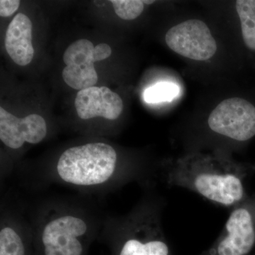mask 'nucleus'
Instances as JSON below:
<instances>
[{
  "label": "nucleus",
  "mask_w": 255,
  "mask_h": 255,
  "mask_svg": "<svg viewBox=\"0 0 255 255\" xmlns=\"http://www.w3.org/2000/svg\"><path fill=\"white\" fill-rule=\"evenodd\" d=\"M88 198L41 199L26 208L33 236V255H86L100 236L107 215Z\"/></svg>",
  "instance_id": "f257e3e1"
},
{
  "label": "nucleus",
  "mask_w": 255,
  "mask_h": 255,
  "mask_svg": "<svg viewBox=\"0 0 255 255\" xmlns=\"http://www.w3.org/2000/svg\"><path fill=\"white\" fill-rule=\"evenodd\" d=\"M150 176L140 169L122 165L113 146L93 142L67 148L52 167L32 174L29 181L32 179L36 187L56 183L84 194H105L131 181L150 187Z\"/></svg>",
  "instance_id": "f03ea898"
},
{
  "label": "nucleus",
  "mask_w": 255,
  "mask_h": 255,
  "mask_svg": "<svg viewBox=\"0 0 255 255\" xmlns=\"http://www.w3.org/2000/svg\"><path fill=\"white\" fill-rule=\"evenodd\" d=\"M251 167L222 157L194 155L166 167L162 174L170 187L187 189L213 204L232 209L248 197L246 179Z\"/></svg>",
  "instance_id": "7ed1b4c3"
},
{
  "label": "nucleus",
  "mask_w": 255,
  "mask_h": 255,
  "mask_svg": "<svg viewBox=\"0 0 255 255\" xmlns=\"http://www.w3.org/2000/svg\"><path fill=\"white\" fill-rule=\"evenodd\" d=\"M162 198L147 193L127 214L107 216L100 236L112 242L114 255H174L162 226Z\"/></svg>",
  "instance_id": "20e7f679"
},
{
  "label": "nucleus",
  "mask_w": 255,
  "mask_h": 255,
  "mask_svg": "<svg viewBox=\"0 0 255 255\" xmlns=\"http://www.w3.org/2000/svg\"><path fill=\"white\" fill-rule=\"evenodd\" d=\"M255 247V193L231 209L222 232L199 255H250Z\"/></svg>",
  "instance_id": "39448f33"
},
{
  "label": "nucleus",
  "mask_w": 255,
  "mask_h": 255,
  "mask_svg": "<svg viewBox=\"0 0 255 255\" xmlns=\"http://www.w3.org/2000/svg\"><path fill=\"white\" fill-rule=\"evenodd\" d=\"M112 54V48L107 43L94 47L87 39L74 42L65 50L63 78L65 83L75 90H82L95 87L98 81L95 62L107 59Z\"/></svg>",
  "instance_id": "423d86ee"
},
{
  "label": "nucleus",
  "mask_w": 255,
  "mask_h": 255,
  "mask_svg": "<svg viewBox=\"0 0 255 255\" xmlns=\"http://www.w3.org/2000/svg\"><path fill=\"white\" fill-rule=\"evenodd\" d=\"M211 130L238 142L248 141L255 135V107L244 99L223 101L210 114Z\"/></svg>",
  "instance_id": "0eeeda50"
},
{
  "label": "nucleus",
  "mask_w": 255,
  "mask_h": 255,
  "mask_svg": "<svg viewBox=\"0 0 255 255\" xmlns=\"http://www.w3.org/2000/svg\"><path fill=\"white\" fill-rule=\"evenodd\" d=\"M33 236L26 207L5 198L1 206L0 255H33Z\"/></svg>",
  "instance_id": "6e6552de"
},
{
  "label": "nucleus",
  "mask_w": 255,
  "mask_h": 255,
  "mask_svg": "<svg viewBox=\"0 0 255 255\" xmlns=\"http://www.w3.org/2000/svg\"><path fill=\"white\" fill-rule=\"evenodd\" d=\"M165 41L171 50L191 60H209L217 50V43L204 21L189 19L170 28Z\"/></svg>",
  "instance_id": "1a4fd4ad"
},
{
  "label": "nucleus",
  "mask_w": 255,
  "mask_h": 255,
  "mask_svg": "<svg viewBox=\"0 0 255 255\" xmlns=\"http://www.w3.org/2000/svg\"><path fill=\"white\" fill-rule=\"evenodd\" d=\"M48 134L45 119L38 114L18 118L0 107V140L11 150H19L26 143L36 145Z\"/></svg>",
  "instance_id": "9d476101"
},
{
  "label": "nucleus",
  "mask_w": 255,
  "mask_h": 255,
  "mask_svg": "<svg viewBox=\"0 0 255 255\" xmlns=\"http://www.w3.org/2000/svg\"><path fill=\"white\" fill-rule=\"evenodd\" d=\"M78 117L82 120L102 117L114 121L123 112V101L120 96L107 87H92L80 90L75 101Z\"/></svg>",
  "instance_id": "9b49d317"
},
{
  "label": "nucleus",
  "mask_w": 255,
  "mask_h": 255,
  "mask_svg": "<svg viewBox=\"0 0 255 255\" xmlns=\"http://www.w3.org/2000/svg\"><path fill=\"white\" fill-rule=\"evenodd\" d=\"M4 46L10 58L21 66L31 63L34 55L32 45V23L22 13L10 22L5 36Z\"/></svg>",
  "instance_id": "f8f14e48"
},
{
  "label": "nucleus",
  "mask_w": 255,
  "mask_h": 255,
  "mask_svg": "<svg viewBox=\"0 0 255 255\" xmlns=\"http://www.w3.org/2000/svg\"><path fill=\"white\" fill-rule=\"evenodd\" d=\"M236 10L245 43L249 49L255 51V0H238Z\"/></svg>",
  "instance_id": "ddd939ff"
},
{
  "label": "nucleus",
  "mask_w": 255,
  "mask_h": 255,
  "mask_svg": "<svg viewBox=\"0 0 255 255\" xmlns=\"http://www.w3.org/2000/svg\"><path fill=\"white\" fill-rule=\"evenodd\" d=\"M179 87L172 82H159L144 92V100L147 103H159L174 100L179 95Z\"/></svg>",
  "instance_id": "4468645a"
},
{
  "label": "nucleus",
  "mask_w": 255,
  "mask_h": 255,
  "mask_svg": "<svg viewBox=\"0 0 255 255\" xmlns=\"http://www.w3.org/2000/svg\"><path fill=\"white\" fill-rule=\"evenodd\" d=\"M115 12L124 20L138 17L144 9V3L139 0H112Z\"/></svg>",
  "instance_id": "2eb2a0df"
},
{
  "label": "nucleus",
  "mask_w": 255,
  "mask_h": 255,
  "mask_svg": "<svg viewBox=\"0 0 255 255\" xmlns=\"http://www.w3.org/2000/svg\"><path fill=\"white\" fill-rule=\"evenodd\" d=\"M20 5L18 0H1L0 1V16L7 17L14 14Z\"/></svg>",
  "instance_id": "dca6fc26"
},
{
  "label": "nucleus",
  "mask_w": 255,
  "mask_h": 255,
  "mask_svg": "<svg viewBox=\"0 0 255 255\" xmlns=\"http://www.w3.org/2000/svg\"><path fill=\"white\" fill-rule=\"evenodd\" d=\"M142 2L146 4H151L155 2V1H147V0H145V1H142Z\"/></svg>",
  "instance_id": "f3484780"
},
{
  "label": "nucleus",
  "mask_w": 255,
  "mask_h": 255,
  "mask_svg": "<svg viewBox=\"0 0 255 255\" xmlns=\"http://www.w3.org/2000/svg\"><path fill=\"white\" fill-rule=\"evenodd\" d=\"M251 168L252 170L255 171V165L252 166Z\"/></svg>",
  "instance_id": "a211bd4d"
},
{
  "label": "nucleus",
  "mask_w": 255,
  "mask_h": 255,
  "mask_svg": "<svg viewBox=\"0 0 255 255\" xmlns=\"http://www.w3.org/2000/svg\"></svg>",
  "instance_id": "6ab92c4d"
}]
</instances>
